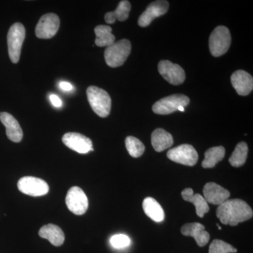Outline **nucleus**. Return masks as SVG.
Returning a JSON list of instances; mask_svg holds the SVG:
<instances>
[{"label": "nucleus", "mask_w": 253, "mask_h": 253, "mask_svg": "<svg viewBox=\"0 0 253 253\" xmlns=\"http://www.w3.org/2000/svg\"><path fill=\"white\" fill-rule=\"evenodd\" d=\"M216 215L223 224L232 226L253 217L252 208L241 199L226 200L218 206Z\"/></svg>", "instance_id": "obj_1"}, {"label": "nucleus", "mask_w": 253, "mask_h": 253, "mask_svg": "<svg viewBox=\"0 0 253 253\" xmlns=\"http://www.w3.org/2000/svg\"><path fill=\"white\" fill-rule=\"evenodd\" d=\"M86 96L91 109L97 116L106 118L111 110V96L107 91L96 86H90L86 89Z\"/></svg>", "instance_id": "obj_2"}, {"label": "nucleus", "mask_w": 253, "mask_h": 253, "mask_svg": "<svg viewBox=\"0 0 253 253\" xmlns=\"http://www.w3.org/2000/svg\"><path fill=\"white\" fill-rule=\"evenodd\" d=\"M131 49V42L128 40L123 39L113 43L105 50L106 64L111 68L123 66L130 54Z\"/></svg>", "instance_id": "obj_3"}, {"label": "nucleus", "mask_w": 253, "mask_h": 253, "mask_svg": "<svg viewBox=\"0 0 253 253\" xmlns=\"http://www.w3.org/2000/svg\"><path fill=\"white\" fill-rule=\"evenodd\" d=\"M25 38L26 29L22 23H16L10 27L7 34V44L11 62L17 63L19 61Z\"/></svg>", "instance_id": "obj_4"}, {"label": "nucleus", "mask_w": 253, "mask_h": 253, "mask_svg": "<svg viewBox=\"0 0 253 253\" xmlns=\"http://www.w3.org/2000/svg\"><path fill=\"white\" fill-rule=\"evenodd\" d=\"M231 43L229 30L225 26H217L210 36L209 48L211 54L214 57L224 55L230 47Z\"/></svg>", "instance_id": "obj_5"}, {"label": "nucleus", "mask_w": 253, "mask_h": 253, "mask_svg": "<svg viewBox=\"0 0 253 253\" xmlns=\"http://www.w3.org/2000/svg\"><path fill=\"white\" fill-rule=\"evenodd\" d=\"M189 102V98L186 95L173 94L155 103L152 109L156 114L168 115L178 111L180 106L185 107Z\"/></svg>", "instance_id": "obj_6"}, {"label": "nucleus", "mask_w": 253, "mask_h": 253, "mask_svg": "<svg viewBox=\"0 0 253 253\" xmlns=\"http://www.w3.org/2000/svg\"><path fill=\"white\" fill-rule=\"evenodd\" d=\"M168 158L173 162L186 166H194L198 162L199 154L194 146L189 144H182L169 150Z\"/></svg>", "instance_id": "obj_7"}, {"label": "nucleus", "mask_w": 253, "mask_h": 253, "mask_svg": "<svg viewBox=\"0 0 253 253\" xmlns=\"http://www.w3.org/2000/svg\"><path fill=\"white\" fill-rule=\"evenodd\" d=\"M66 204L68 210L73 214L82 215L87 211L89 202L83 190L78 186H73L68 190Z\"/></svg>", "instance_id": "obj_8"}, {"label": "nucleus", "mask_w": 253, "mask_h": 253, "mask_svg": "<svg viewBox=\"0 0 253 253\" xmlns=\"http://www.w3.org/2000/svg\"><path fill=\"white\" fill-rule=\"evenodd\" d=\"M18 189L23 194L31 196H42L47 194L49 187L47 183L34 176H23L18 181Z\"/></svg>", "instance_id": "obj_9"}, {"label": "nucleus", "mask_w": 253, "mask_h": 253, "mask_svg": "<svg viewBox=\"0 0 253 253\" xmlns=\"http://www.w3.org/2000/svg\"><path fill=\"white\" fill-rule=\"evenodd\" d=\"M60 18L57 15L49 13L43 15L36 28V35L40 39H50L59 31Z\"/></svg>", "instance_id": "obj_10"}, {"label": "nucleus", "mask_w": 253, "mask_h": 253, "mask_svg": "<svg viewBox=\"0 0 253 253\" xmlns=\"http://www.w3.org/2000/svg\"><path fill=\"white\" fill-rule=\"evenodd\" d=\"M158 71L163 78L173 85H179L185 81L184 69L178 64H174L168 60H163L158 63Z\"/></svg>", "instance_id": "obj_11"}, {"label": "nucleus", "mask_w": 253, "mask_h": 253, "mask_svg": "<svg viewBox=\"0 0 253 253\" xmlns=\"http://www.w3.org/2000/svg\"><path fill=\"white\" fill-rule=\"evenodd\" d=\"M63 144L78 154H86L94 151L92 141L89 138L77 132H68L63 136Z\"/></svg>", "instance_id": "obj_12"}, {"label": "nucleus", "mask_w": 253, "mask_h": 253, "mask_svg": "<svg viewBox=\"0 0 253 253\" xmlns=\"http://www.w3.org/2000/svg\"><path fill=\"white\" fill-rule=\"evenodd\" d=\"M169 2L165 0H158L151 3L139 16L138 24L141 27H147L155 18L163 16L168 12Z\"/></svg>", "instance_id": "obj_13"}, {"label": "nucleus", "mask_w": 253, "mask_h": 253, "mask_svg": "<svg viewBox=\"0 0 253 253\" xmlns=\"http://www.w3.org/2000/svg\"><path fill=\"white\" fill-rule=\"evenodd\" d=\"M232 86L241 96H247L253 89V78L251 74L243 70L233 73L231 77Z\"/></svg>", "instance_id": "obj_14"}, {"label": "nucleus", "mask_w": 253, "mask_h": 253, "mask_svg": "<svg viewBox=\"0 0 253 253\" xmlns=\"http://www.w3.org/2000/svg\"><path fill=\"white\" fill-rule=\"evenodd\" d=\"M204 195L206 202L219 206L229 199L230 193L216 183L208 182L204 186Z\"/></svg>", "instance_id": "obj_15"}, {"label": "nucleus", "mask_w": 253, "mask_h": 253, "mask_svg": "<svg viewBox=\"0 0 253 253\" xmlns=\"http://www.w3.org/2000/svg\"><path fill=\"white\" fill-rule=\"evenodd\" d=\"M0 121L6 127V134L10 140L15 143L22 140V129L17 120L12 115L7 112L0 113Z\"/></svg>", "instance_id": "obj_16"}, {"label": "nucleus", "mask_w": 253, "mask_h": 253, "mask_svg": "<svg viewBox=\"0 0 253 253\" xmlns=\"http://www.w3.org/2000/svg\"><path fill=\"white\" fill-rule=\"evenodd\" d=\"M205 229V226L200 223H189L181 227V232L184 236L194 238L199 247H204L208 244L211 237Z\"/></svg>", "instance_id": "obj_17"}, {"label": "nucleus", "mask_w": 253, "mask_h": 253, "mask_svg": "<svg viewBox=\"0 0 253 253\" xmlns=\"http://www.w3.org/2000/svg\"><path fill=\"white\" fill-rule=\"evenodd\" d=\"M181 197L184 201L191 203L196 208V214L200 217H204V214L209 211V206L204 196L201 194H194V191L191 188H187L181 192Z\"/></svg>", "instance_id": "obj_18"}, {"label": "nucleus", "mask_w": 253, "mask_h": 253, "mask_svg": "<svg viewBox=\"0 0 253 253\" xmlns=\"http://www.w3.org/2000/svg\"><path fill=\"white\" fill-rule=\"evenodd\" d=\"M39 236L48 240L53 246H61L64 243L65 235L62 229L55 224H49L40 229Z\"/></svg>", "instance_id": "obj_19"}, {"label": "nucleus", "mask_w": 253, "mask_h": 253, "mask_svg": "<svg viewBox=\"0 0 253 253\" xmlns=\"http://www.w3.org/2000/svg\"><path fill=\"white\" fill-rule=\"evenodd\" d=\"M174 143L172 136L165 129L158 128L151 134V144L155 151L161 152L169 149Z\"/></svg>", "instance_id": "obj_20"}, {"label": "nucleus", "mask_w": 253, "mask_h": 253, "mask_svg": "<svg viewBox=\"0 0 253 253\" xmlns=\"http://www.w3.org/2000/svg\"><path fill=\"white\" fill-rule=\"evenodd\" d=\"M142 207L145 214L152 220L161 222L164 219L165 212L163 208L153 198H146L143 201Z\"/></svg>", "instance_id": "obj_21"}, {"label": "nucleus", "mask_w": 253, "mask_h": 253, "mask_svg": "<svg viewBox=\"0 0 253 253\" xmlns=\"http://www.w3.org/2000/svg\"><path fill=\"white\" fill-rule=\"evenodd\" d=\"M131 10V4L129 1L123 0L120 1L117 8L115 11L106 13L105 15V21L108 24H112L116 22V20L119 21H124L129 17Z\"/></svg>", "instance_id": "obj_22"}, {"label": "nucleus", "mask_w": 253, "mask_h": 253, "mask_svg": "<svg viewBox=\"0 0 253 253\" xmlns=\"http://www.w3.org/2000/svg\"><path fill=\"white\" fill-rule=\"evenodd\" d=\"M94 33L96 34L95 44L100 47H108L115 42L116 38L112 34V28L109 26L99 25L95 28Z\"/></svg>", "instance_id": "obj_23"}, {"label": "nucleus", "mask_w": 253, "mask_h": 253, "mask_svg": "<svg viewBox=\"0 0 253 253\" xmlns=\"http://www.w3.org/2000/svg\"><path fill=\"white\" fill-rule=\"evenodd\" d=\"M225 156V149L223 146H215L207 150L205 153V159L202 162L204 168H212Z\"/></svg>", "instance_id": "obj_24"}, {"label": "nucleus", "mask_w": 253, "mask_h": 253, "mask_svg": "<svg viewBox=\"0 0 253 253\" xmlns=\"http://www.w3.org/2000/svg\"><path fill=\"white\" fill-rule=\"evenodd\" d=\"M249 147L246 142H240L236 145L234 152L229 158V161L233 167L239 168L244 166L247 159Z\"/></svg>", "instance_id": "obj_25"}, {"label": "nucleus", "mask_w": 253, "mask_h": 253, "mask_svg": "<svg viewBox=\"0 0 253 253\" xmlns=\"http://www.w3.org/2000/svg\"><path fill=\"white\" fill-rule=\"evenodd\" d=\"M126 149L131 157L139 158L145 151L144 144L134 136H127L126 139Z\"/></svg>", "instance_id": "obj_26"}, {"label": "nucleus", "mask_w": 253, "mask_h": 253, "mask_svg": "<svg viewBox=\"0 0 253 253\" xmlns=\"http://www.w3.org/2000/svg\"><path fill=\"white\" fill-rule=\"evenodd\" d=\"M237 249L233 247L231 245L221 241L214 239L211 243L209 248V253H236Z\"/></svg>", "instance_id": "obj_27"}, {"label": "nucleus", "mask_w": 253, "mask_h": 253, "mask_svg": "<svg viewBox=\"0 0 253 253\" xmlns=\"http://www.w3.org/2000/svg\"><path fill=\"white\" fill-rule=\"evenodd\" d=\"M110 243L115 249H121L129 246L131 241L129 238L125 234H116L111 238Z\"/></svg>", "instance_id": "obj_28"}, {"label": "nucleus", "mask_w": 253, "mask_h": 253, "mask_svg": "<svg viewBox=\"0 0 253 253\" xmlns=\"http://www.w3.org/2000/svg\"><path fill=\"white\" fill-rule=\"evenodd\" d=\"M50 101L52 103L55 107H61L62 106V101L59 99V96L55 94L50 95Z\"/></svg>", "instance_id": "obj_29"}, {"label": "nucleus", "mask_w": 253, "mask_h": 253, "mask_svg": "<svg viewBox=\"0 0 253 253\" xmlns=\"http://www.w3.org/2000/svg\"><path fill=\"white\" fill-rule=\"evenodd\" d=\"M59 86L64 91H71L73 89L72 84H70L69 83H66V82H61Z\"/></svg>", "instance_id": "obj_30"}, {"label": "nucleus", "mask_w": 253, "mask_h": 253, "mask_svg": "<svg viewBox=\"0 0 253 253\" xmlns=\"http://www.w3.org/2000/svg\"><path fill=\"white\" fill-rule=\"evenodd\" d=\"M178 111H181V112H184V107H182V106H180V107H179V109H178Z\"/></svg>", "instance_id": "obj_31"}]
</instances>
